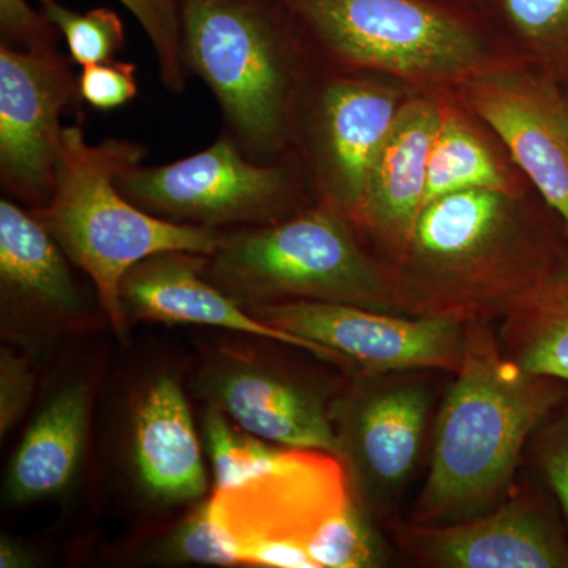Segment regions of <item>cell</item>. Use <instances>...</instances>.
Instances as JSON below:
<instances>
[{"label":"cell","instance_id":"6da1fadb","mask_svg":"<svg viewBox=\"0 0 568 568\" xmlns=\"http://www.w3.org/2000/svg\"><path fill=\"white\" fill-rule=\"evenodd\" d=\"M394 268L403 315L496 323L534 287L568 267L558 216L519 192L469 190L425 205Z\"/></svg>","mask_w":568,"mask_h":568},{"label":"cell","instance_id":"7a4b0ae2","mask_svg":"<svg viewBox=\"0 0 568 568\" xmlns=\"http://www.w3.org/2000/svg\"><path fill=\"white\" fill-rule=\"evenodd\" d=\"M439 407L428 476L410 514L417 525L466 521L517 487L530 437L567 395L558 377L537 375L500 349L495 323L465 324V349Z\"/></svg>","mask_w":568,"mask_h":568},{"label":"cell","instance_id":"3957f363","mask_svg":"<svg viewBox=\"0 0 568 568\" xmlns=\"http://www.w3.org/2000/svg\"><path fill=\"white\" fill-rule=\"evenodd\" d=\"M148 149L110 138L91 142L81 123L63 126L54 192L41 207L29 209L50 231L74 267L91 280L115 334H125L121 284L126 272L152 254H211L222 231L166 222L123 196L119 175L144 163Z\"/></svg>","mask_w":568,"mask_h":568},{"label":"cell","instance_id":"277c9868","mask_svg":"<svg viewBox=\"0 0 568 568\" xmlns=\"http://www.w3.org/2000/svg\"><path fill=\"white\" fill-rule=\"evenodd\" d=\"M183 58L211 89L222 133L260 163L287 162L301 41L272 0H182Z\"/></svg>","mask_w":568,"mask_h":568},{"label":"cell","instance_id":"5b68a950","mask_svg":"<svg viewBox=\"0 0 568 568\" xmlns=\"http://www.w3.org/2000/svg\"><path fill=\"white\" fill-rule=\"evenodd\" d=\"M346 213L315 203L276 222L223 233L205 276L245 308L334 302L402 313L394 268L362 245Z\"/></svg>","mask_w":568,"mask_h":568},{"label":"cell","instance_id":"8992f818","mask_svg":"<svg viewBox=\"0 0 568 568\" xmlns=\"http://www.w3.org/2000/svg\"><path fill=\"white\" fill-rule=\"evenodd\" d=\"M302 48L332 71H376L426 85L465 84L495 71L487 43L426 0H272Z\"/></svg>","mask_w":568,"mask_h":568},{"label":"cell","instance_id":"52a82bcc","mask_svg":"<svg viewBox=\"0 0 568 568\" xmlns=\"http://www.w3.org/2000/svg\"><path fill=\"white\" fill-rule=\"evenodd\" d=\"M118 186L151 215L222 233L276 222L304 209L290 160L254 162L224 133L178 162L134 164L119 175Z\"/></svg>","mask_w":568,"mask_h":568},{"label":"cell","instance_id":"ba28073f","mask_svg":"<svg viewBox=\"0 0 568 568\" xmlns=\"http://www.w3.org/2000/svg\"><path fill=\"white\" fill-rule=\"evenodd\" d=\"M351 496L345 466L334 455L286 448L261 476L213 489L211 514L244 566L315 568L310 541Z\"/></svg>","mask_w":568,"mask_h":568},{"label":"cell","instance_id":"9c48e42d","mask_svg":"<svg viewBox=\"0 0 568 568\" xmlns=\"http://www.w3.org/2000/svg\"><path fill=\"white\" fill-rule=\"evenodd\" d=\"M433 372L349 375L332 417L351 491L376 521L395 518L424 452Z\"/></svg>","mask_w":568,"mask_h":568},{"label":"cell","instance_id":"30bf717a","mask_svg":"<svg viewBox=\"0 0 568 568\" xmlns=\"http://www.w3.org/2000/svg\"><path fill=\"white\" fill-rule=\"evenodd\" d=\"M246 310L257 320L327 351L347 375H455L462 365L465 324L452 317L316 301L271 302Z\"/></svg>","mask_w":568,"mask_h":568},{"label":"cell","instance_id":"8fae6325","mask_svg":"<svg viewBox=\"0 0 568 568\" xmlns=\"http://www.w3.org/2000/svg\"><path fill=\"white\" fill-rule=\"evenodd\" d=\"M396 547L433 568H568V528L544 484L521 480L504 503L454 525L425 526L392 518Z\"/></svg>","mask_w":568,"mask_h":568},{"label":"cell","instance_id":"7c38bea8","mask_svg":"<svg viewBox=\"0 0 568 568\" xmlns=\"http://www.w3.org/2000/svg\"><path fill=\"white\" fill-rule=\"evenodd\" d=\"M61 51L0 44V189L28 209L54 192L63 112L82 104L78 77Z\"/></svg>","mask_w":568,"mask_h":568},{"label":"cell","instance_id":"4fadbf2b","mask_svg":"<svg viewBox=\"0 0 568 568\" xmlns=\"http://www.w3.org/2000/svg\"><path fill=\"white\" fill-rule=\"evenodd\" d=\"M196 388L209 405L267 443L338 458L336 392L312 377L254 354L224 351L205 362Z\"/></svg>","mask_w":568,"mask_h":568},{"label":"cell","instance_id":"5bb4252c","mask_svg":"<svg viewBox=\"0 0 568 568\" xmlns=\"http://www.w3.org/2000/svg\"><path fill=\"white\" fill-rule=\"evenodd\" d=\"M306 97V149L316 203L334 205L354 223L369 171L392 132L402 100L358 74L327 70Z\"/></svg>","mask_w":568,"mask_h":568},{"label":"cell","instance_id":"9a60e30c","mask_svg":"<svg viewBox=\"0 0 568 568\" xmlns=\"http://www.w3.org/2000/svg\"><path fill=\"white\" fill-rule=\"evenodd\" d=\"M558 216L568 237V91L534 69L488 71L459 85Z\"/></svg>","mask_w":568,"mask_h":568},{"label":"cell","instance_id":"2e32d148","mask_svg":"<svg viewBox=\"0 0 568 568\" xmlns=\"http://www.w3.org/2000/svg\"><path fill=\"white\" fill-rule=\"evenodd\" d=\"M205 254L164 252L133 265L121 284L126 320L227 328L306 351L335 364L327 351L257 320L205 276Z\"/></svg>","mask_w":568,"mask_h":568},{"label":"cell","instance_id":"e0dca14e","mask_svg":"<svg viewBox=\"0 0 568 568\" xmlns=\"http://www.w3.org/2000/svg\"><path fill=\"white\" fill-rule=\"evenodd\" d=\"M443 114L444 103L428 97L403 102L369 171L354 224L387 250V261L405 250L424 211L429 153Z\"/></svg>","mask_w":568,"mask_h":568},{"label":"cell","instance_id":"ac0fdd59","mask_svg":"<svg viewBox=\"0 0 568 568\" xmlns=\"http://www.w3.org/2000/svg\"><path fill=\"white\" fill-rule=\"evenodd\" d=\"M133 466L144 495L160 506H189L207 497L200 439L178 381H153L138 402Z\"/></svg>","mask_w":568,"mask_h":568},{"label":"cell","instance_id":"d6986e66","mask_svg":"<svg viewBox=\"0 0 568 568\" xmlns=\"http://www.w3.org/2000/svg\"><path fill=\"white\" fill-rule=\"evenodd\" d=\"M69 260L50 231L24 205L0 200V291L3 305L47 316L82 317L85 298Z\"/></svg>","mask_w":568,"mask_h":568},{"label":"cell","instance_id":"ffe728a7","mask_svg":"<svg viewBox=\"0 0 568 568\" xmlns=\"http://www.w3.org/2000/svg\"><path fill=\"white\" fill-rule=\"evenodd\" d=\"M91 394L82 383L63 387L24 433L3 484L9 506L58 495L80 467L88 437Z\"/></svg>","mask_w":568,"mask_h":568},{"label":"cell","instance_id":"44dd1931","mask_svg":"<svg viewBox=\"0 0 568 568\" xmlns=\"http://www.w3.org/2000/svg\"><path fill=\"white\" fill-rule=\"evenodd\" d=\"M496 331L511 362L568 384V267L526 294Z\"/></svg>","mask_w":568,"mask_h":568},{"label":"cell","instance_id":"7402d4cb","mask_svg":"<svg viewBox=\"0 0 568 568\" xmlns=\"http://www.w3.org/2000/svg\"><path fill=\"white\" fill-rule=\"evenodd\" d=\"M469 190L517 193L518 186L465 115L444 104L443 122L429 153L425 205Z\"/></svg>","mask_w":568,"mask_h":568},{"label":"cell","instance_id":"603a6c76","mask_svg":"<svg viewBox=\"0 0 568 568\" xmlns=\"http://www.w3.org/2000/svg\"><path fill=\"white\" fill-rule=\"evenodd\" d=\"M534 69L568 85V0H499Z\"/></svg>","mask_w":568,"mask_h":568},{"label":"cell","instance_id":"cb8c5ba5","mask_svg":"<svg viewBox=\"0 0 568 568\" xmlns=\"http://www.w3.org/2000/svg\"><path fill=\"white\" fill-rule=\"evenodd\" d=\"M376 519L354 495L321 526L308 545L315 568H373L388 562V548L377 532Z\"/></svg>","mask_w":568,"mask_h":568},{"label":"cell","instance_id":"d4e9b609","mask_svg":"<svg viewBox=\"0 0 568 568\" xmlns=\"http://www.w3.org/2000/svg\"><path fill=\"white\" fill-rule=\"evenodd\" d=\"M203 428L212 463L213 489L237 487L261 476L286 450L246 432L213 405L205 409Z\"/></svg>","mask_w":568,"mask_h":568},{"label":"cell","instance_id":"484cf974","mask_svg":"<svg viewBox=\"0 0 568 568\" xmlns=\"http://www.w3.org/2000/svg\"><path fill=\"white\" fill-rule=\"evenodd\" d=\"M36 2L65 40L69 58L77 65L110 61L125 47V26L118 11L103 7L80 13L63 6L61 0Z\"/></svg>","mask_w":568,"mask_h":568},{"label":"cell","instance_id":"4316f807","mask_svg":"<svg viewBox=\"0 0 568 568\" xmlns=\"http://www.w3.org/2000/svg\"><path fill=\"white\" fill-rule=\"evenodd\" d=\"M151 41L160 81L168 92L182 95L190 74L183 58L182 0H118Z\"/></svg>","mask_w":568,"mask_h":568},{"label":"cell","instance_id":"83f0119b","mask_svg":"<svg viewBox=\"0 0 568 568\" xmlns=\"http://www.w3.org/2000/svg\"><path fill=\"white\" fill-rule=\"evenodd\" d=\"M148 559L164 564L241 566V560L213 521L211 496L197 503L178 528L156 540L148 549Z\"/></svg>","mask_w":568,"mask_h":568},{"label":"cell","instance_id":"f1b7e54d","mask_svg":"<svg viewBox=\"0 0 568 568\" xmlns=\"http://www.w3.org/2000/svg\"><path fill=\"white\" fill-rule=\"evenodd\" d=\"M526 454L538 480L555 497L568 528V392L530 437Z\"/></svg>","mask_w":568,"mask_h":568},{"label":"cell","instance_id":"f546056e","mask_svg":"<svg viewBox=\"0 0 568 568\" xmlns=\"http://www.w3.org/2000/svg\"><path fill=\"white\" fill-rule=\"evenodd\" d=\"M136 71V63L118 59L82 67L78 77L82 103L99 111L125 106L140 92Z\"/></svg>","mask_w":568,"mask_h":568},{"label":"cell","instance_id":"4dcf8cb0","mask_svg":"<svg viewBox=\"0 0 568 568\" xmlns=\"http://www.w3.org/2000/svg\"><path fill=\"white\" fill-rule=\"evenodd\" d=\"M61 33L29 0H0V44L14 51L59 50Z\"/></svg>","mask_w":568,"mask_h":568},{"label":"cell","instance_id":"1f68e13d","mask_svg":"<svg viewBox=\"0 0 568 568\" xmlns=\"http://www.w3.org/2000/svg\"><path fill=\"white\" fill-rule=\"evenodd\" d=\"M33 373L24 358L3 347L0 353V435H9L32 402Z\"/></svg>","mask_w":568,"mask_h":568},{"label":"cell","instance_id":"d6a6232c","mask_svg":"<svg viewBox=\"0 0 568 568\" xmlns=\"http://www.w3.org/2000/svg\"><path fill=\"white\" fill-rule=\"evenodd\" d=\"M36 562L37 558L31 549L26 548L20 541H14L13 538L2 537L0 540V567L24 568L32 567Z\"/></svg>","mask_w":568,"mask_h":568},{"label":"cell","instance_id":"836d02e7","mask_svg":"<svg viewBox=\"0 0 568 568\" xmlns=\"http://www.w3.org/2000/svg\"><path fill=\"white\" fill-rule=\"evenodd\" d=\"M566 88H567V91H568V85H566Z\"/></svg>","mask_w":568,"mask_h":568}]
</instances>
